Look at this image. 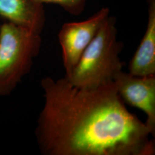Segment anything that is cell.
Instances as JSON below:
<instances>
[{
	"mask_svg": "<svg viewBox=\"0 0 155 155\" xmlns=\"http://www.w3.org/2000/svg\"><path fill=\"white\" fill-rule=\"evenodd\" d=\"M122 101L139 108L147 116L146 124L152 137L155 136V75L135 76L124 71L114 79Z\"/></svg>",
	"mask_w": 155,
	"mask_h": 155,
	"instance_id": "5b68a950",
	"label": "cell"
},
{
	"mask_svg": "<svg viewBox=\"0 0 155 155\" xmlns=\"http://www.w3.org/2000/svg\"><path fill=\"white\" fill-rule=\"evenodd\" d=\"M40 85L35 134L42 154L154 155L146 124L127 109L114 82L83 89L48 76Z\"/></svg>",
	"mask_w": 155,
	"mask_h": 155,
	"instance_id": "6da1fadb",
	"label": "cell"
},
{
	"mask_svg": "<svg viewBox=\"0 0 155 155\" xmlns=\"http://www.w3.org/2000/svg\"><path fill=\"white\" fill-rule=\"evenodd\" d=\"M116 19L108 16L81 55L74 70L65 75L73 86L92 89L112 83L123 71L124 42L118 40Z\"/></svg>",
	"mask_w": 155,
	"mask_h": 155,
	"instance_id": "7a4b0ae2",
	"label": "cell"
},
{
	"mask_svg": "<svg viewBox=\"0 0 155 155\" xmlns=\"http://www.w3.org/2000/svg\"><path fill=\"white\" fill-rule=\"evenodd\" d=\"M0 17L40 35L45 23L43 4L36 0H0Z\"/></svg>",
	"mask_w": 155,
	"mask_h": 155,
	"instance_id": "8992f818",
	"label": "cell"
},
{
	"mask_svg": "<svg viewBox=\"0 0 155 155\" xmlns=\"http://www.w3.org/2000/svg\"><path fill=\"white\" fill-rule=\"evenodd\" d=\"M109 15V9L103 7L86 20L65 23L62 26L58 38L62 50L65 75L71 74L74 70L83 52Z\"/></svg>",
	"mask_w": 155,
	"mask_h": 155,
	"instance_id": "277c9868",
	"label": "cell"
},
{
	"mask_svg": "<svg viewBox=\"0 0 155 155\" xmlns=\"http://www.w3.org/2000/svg\"><path fill=\"white\" fill-rule=\"evenodd\" d=\"M42 4H54L61 6L69 14L78 16L83 12L86 0H36Z\"/></svg>",
	"mask_w": 155,
	"mask_h": 155,
	"instance_id": "ba28073f",
	"label": "cell"
},
{
	"mask_svg": "<svg viewBox=\"0 0 155 155\" xmlns=\"http://www.w3.org/2000/svg\"><path fill=\"white\" fill-rule=\"evenodd\" d=\"M135 76L155 75V0L148 1V19L144 35L129 65Z\"/></svg>",
	"mask_w": 155,
	"mask_h": 155,
	"instance_id": "52a82bcc",
	"label": "cell"
},
{
	"mask_svg": "<svg viewBox=\"0 0 155 155\" xmlns=\"http://www.w3.org/2000/svg\"><path fill=\"white\" fill-rule=\"evenodd\" d=\"M41 35L6 21L0 25V96H9L30 72Z\"/></svg>",
	"mask_w": 155,
	"mask_h": 155,
	"instance_id": "3957f363",
	"label": "cell"
}]
</instances>
